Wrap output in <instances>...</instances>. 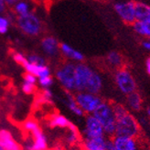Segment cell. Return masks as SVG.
Returning <instances> with one entry per match:
<instances>
[{
	"label": "cell",
	"instance_id": "6da1fadb",
	"mask_svg": "<svg viewBox=\"0 0 150 150\" xmlns=\"http://www.w3.org/2000/svg\"><path fill=\"white\" fill-rule=\"evenodd\" d=\"M115 136L138 138L141 134V126L138 120L134 117L129 110L124 114L115 116Z\"/></svg>",
	"mask_w": 150,
	"mask_h": 150
},
{
	"label": "cell",
	"instance_id": "7a4b0ae2",
	"mask_svg": "<svg viewBox=\"0 0 150 150\" xmlns=\"http://www.w3.org/2000/svg\"><path fill=\"white\" fill-rule=\"evenodd\" d=\"M93 115L103 126L105 136L107 137H114L115 134L116 118L112 109V103L103 101Z\"/></svg>",
	"mask_w": 150,
	"mask_h": 150
},
{
	"label": "cell",
	"instance_id": "3957f363",
	"mask_svg": "<svg viewBox=\"0 0 150 150\" xmlns=\"http://www.w3.org/2000/svg\"><path fill=\"white\" fill-rule=\"evenodd\" d=\"M75 66L76 63L66 62L55 72V77L64 91L75 93Z\"/></svg>",
	"mask_w": 150,
	"mask_h": 150
},
{
	"label": "cell",
	"instance_id": "277c9868",
	"mask_svg": "<svg viewBox=\"0 0 150 150\" xmlns=\"http://www.w3.org/2000/svg\"><path fill=\"white\" fill-rule=\"evenodd\" d=\"M17 25L20 30L28 36L35 37L40 35L42 30L41 21L32 12L17 18Z\"/></svg>",
	"mask_w": 150,
	"mask_h": 150
},
{
	"label": "cell",
	"instance_id": "5b68a950",
	"mask_svg": "<svg viewBox=\"0 0 150 150\" xmlns=\"http://www.w3.org/2000/svg\"><path fill=\"white\" fill-rule=\"evenodd\" d=\"M115 82L119 91L125 95H128L129 93L137 91V85L136 80L131 71L124 67L116 70L115 73Z\"/></svg>",
	"mask_w": 150,
	"mask_h": 150
},
{
	"label": "cell",
	"instance_id": "8992f818",
	"mask_svg": "<svg viewBox=\"0 0 150 150\" xmlns=\"http://www.w3.org/2000/svg\"><path fill=\"white\" fill-rule=\"evenodd\" d=\"M74 97L78 105L85 115H93L103 101L99 94L91 93L86 91L76 93L74 94Z\"/></svg>",
	"mask_w": 150,
	"mask_h": 150
},
{
	"label": "cell",
	"instance_id": "52a82bcc",
	"mask_svg": "<svg viewBox=\"0 0 150 150\" xmlns=\"http://www.w3.org/2000/svg\"><path fill=\"white\" fill-rule=\"evenodd\" d=\"M101 137H106L103 126L93 115H86L81 130V138H95Z\"/></svg>",
	"mask_w": 150,
	"mask_h": 150
},
{
	"label": "cell",
	"instance_id": "ba28073f",
	"mask_svg": "<svg viewBox=\"0 0 150 150\" xmlns=\"http://www.w3.org/2000/svg\"><path fill=\"white\" fill-rule=\"evenodd\" d=\"M93 70L85 63L78 62L75 66V93L85 91L87 81Z\"/></svg>",
	"mask_w": 150,
	"mask_h": 150
},
{
	"label": "cell",
	"instance_id": "9c48e42d",
	"mask_svg": "<svg viewBox=\"0 0 150 150\" xmlns=\"http://www.w3.org/2000/svg\"><path fill=\"white\" fill-rule=\"evenodd\" d=\"M116 14L125 24L133 25L136 22L134 1H125L116 3L114 6Z\"/></svg>",
	"mask_w": 150,
	"mask_h": 150
},
{
	"label": "cell",
	"instance_id": "30bf717a",
	"mask_svg": "<svg viewBox=\"0 0 150 150\" xmlns=\"http://www.w3.org/2000/svg\"><path fill=\"white\" fill-rule=\"evenodd\" d=\"M112 140L116 150H140L141 143L138 138L114 136Z\"/></svg>",
	"mask_w": 150,
	"mask_h": 150
},
{
	"label": "cell",
	"instance_id": "8fae6325",
	"mask_svg": "<svg viewBox=\"0 0 150 150\" xmlns=\"http://www.w3.org/2000/svg\"><path fill=\"white\" fill-rule=\"evenodd\" d=\"M41 49L47 56L53 58L59 53V43L52 36L44 37L41 40Z\"/></svg>",
	"mask_w": 150,
	"mask_h": 150
},
{
	"label": "cell",
	"instance_id": "7c38bea8",
	"mask_svg": "<svg viewBox=\"0 0 150 150\" xmlns=\"http://www.w3.org/2000/svg\"><path fill=\"white\" fill-rule=\"evenodd\" d=\"M0 146L5 150H21L20 145L7 129H0Z\"/></svg>",
	"mask_w": 150,
	"mask_h": 150
},
{
	"label": "cell",
	"instance_id": "4fadbf2b",
	"mask_svg": "<svg viewBox=\"0 0 150 150\" xmlns=\"http://www.w3.org/2000/svg\"><path fill=\"white\" fill-rule=\"evenodd\" d=\"M59 51L66 59H69V61L72 62H82L84 59V56L81 51L73 49L66 43L59 44Z\"/></svg>",
	"mask_w": 150,
	"mask_h": 150
},
{
	"label": "cell",
	"instance_id": "5bb4252c",
	"mask_svg": "<svg viewBox=\"0 0 150 150\" xmlns=\"http://www.w3.org/2000/svg\"><path fill=\"white\" fill-rule=\"evenodd\" d=\"M107 137L95 138H81V146L83 150H105Z\"/></svg>",
	"mask_w": 150,
	"mask_h": 150
},
{
	"label": "cell",
	"instance_id": "9a60e30c",
	"mask_svg": "<svg viewBox=\"0 0 150 150\" xmlns=\"http://www.w3.org/2000/svg\"><path fill=\"white\" fill-rule=\"evenodd\" d=\"M22 67L25 69L26 72H28V73H31V74L35 75L38 79L51 75L50 69L49 68V66L47 64H45V65H37V64H33V63L28 62L27 61L25 62V64Z\"/></svg>",
	"mask_w": 150,
	"mask_h": 150
},
{
	"label": "cell",
	"instance_id": "2e32d148",
	"mask_svg": "<svg viewBox=\"0 0 150 150\" xmlns=\"http://www.w3.org/2000/svg\"><path fill=\"white\" fill-rule=\"evenodd\" d=\"M31 150H47L48 149V137L41 129L37 130L31 134Z\"/></svg>",
	"mask_w": 150,
	"mask_h": 150
},
{
	"label": "cell",
	"instance_id": "e0dca14e",
	"mask_svg": "<svg viewBox=\"0 0 150 150\" xmlns=\"http://www.w3.org/2000/svg\"><path fill=\"white\" fill-rule=\"evenodd\" d=\"M103 79L101 77V75L98 72L93 71L87 81L85 91L91 93L99 94L103 89Z\"/></svg>",
	"mask_w": 150,
	"mask_h": 150
},
{
	"label": "cell",
	"instance_id": "ac0fdd59",
	"mask_svg": "<svg viewBox=\"0 0 150 150\" xmlns=\"http://www.w3.org/2000/svg\"><path fill=\"white\" fill-rule=\"evenodd\" d=\"M64 103L67 106V108L69 109V111L71 112L72 115H74L76 117H83L85 114L83 112L80 106L78 105V103L75 100L74 93L71 92H67L65 91V98H64Z\"/></svg>",
	"mask_w": 150,
	"mask_h": 150
},
{
	"label": "cell",
	"instance_id": "d6986e66",
	"mask_svg": "<svg viewBox=\"0 0 150 150\" xmlns=\"http://www.w3.org/2000/svg\"><path fill=\"white\" fill-rule=\"evenodd\" d=\"M49 126L50 128H61L68 129L72 124L71 120L62 114H53L49 119Z\"/></svg>",
	"mask_w": 150,
	"mask_h": 150
},
{
	"label": "cell",
	"instance_id": "ffe728a7",
	"mask_svg": "<svg viewBox=\"0 0 150 150\" xmlns=\"http://www.w3.org/2000/svg\"><path fill=\"white\" fill-rule=\"evenodd\" d=\"M126 104L131 111L139 112L143 108V99L139 93L133 92L126 95Z\"/></svg>",
	"mask_w": 150,
	"mask_h": 150
},
{
	"label": "cell",
	"instance_id": "44dd1931",
	"mask_svg": "<svg viewBox=\"0 0 150 150\" xmlns=\"http://www.w3.org/2000/svg\"><path fill=\"white\" fill-rule=\"evenodd\" d=\"M134 15L137 21L150 19V5L144 2H134Z\"/></svg>",
	"mask_w": 150,
	"mask_h": 150
},
{
	"label": "cell",
	"instance_id": "7402d4cb",
	"mask_svg": "<svg viewBox=\"0 0 150 150\" xmlns=\"http://www.w3.org/2000/svg\"><path fill=\"white\" fill-rule=\"evenodd\" d=\"M66 130H67V132H66L65 137H64L66 143L70 146H74V145L78 144L81 137L80 136V133L78 131L77 126L72 123L69 128Z\"/></svg>",
	"mask_w": 150,
	"mask_h": 150
},
{
	"label": "cell",
	"instance_id": "603a6c76",
	"mask_svg": "<svg viewBox=\"0 0 150 150\" xmlns=\"http://www.w3.org/2000/svg\"><path fill=\"white\" fill-rule=\"evenodd\" d=\"M137 34L143 38H150V19L144 21H136L132 25Z\"/></svg>",
	"mask_w": 150,
	"mask_h": 150
},
{
	"label": "cell",
	"instance_id": "cb8c5ba5",
	"mask_svg": "<svg viewBox=\"0 0 150 150\" xmlns=\"http://www.w3.org/2000/svg\"><path fill=\"white\" fill-rule=\"evenodd\" d=\"M107 63L115 69H120L124 65V58L118 51H110L106 56Z\"/></svg>",
	"mask_w": 150,
	"mask_h": 150
},
{
	"label": "cell",
	"instance_id": "d4e9b609",
	"mask_svg": "<svg viewBox=\"0 0 150 150\" xmlns=\"http://www.w3.org/2000/svg\"><path fill=\"white\" fill-rule=\"evenodd\" d=\"M13 10L18 17L24 16V15H27L29 12H31L29 4L27 1H25V0H19L18 2H17L13 6Z\"/></svg>",
	"mask_w": 150,
	"mask_h": 150
},
{
	"label": "cell",
	"instance_id": "484cf974",
	"mask_svg": "<svg viewBox=\"0 0 150 150\" xmlns=\"http://www.w3.org/2000/svg\"><path fill=\"white\" fill-rule=\"evenodd\" d=\"M22 126H23V130L25 132H27L28 134H31L34 132H36L37 130L40 129L39 123H38L36 120L31 119V118L26 120V121L23 123V125H22Z\"/></svg>",
	"mask_w": 150,
	"mask_h": 150
},
{
	"label": "cell",
	"instance_id": "4316f807",
	"mask_svg": "<svg viewBox=\"0 0 150 150\" xmlns=\"http://www.w3.org/2000/svg\"><path fill=\"white\" fill-rule=\"evenodd\" d=\"M38 83L42 89H49L54 83V79L52 78L51 75L50 76H45L38 79Z\"/></svg>",
	"mask_w": 150,
	"mask_h": 150
},
{
	"label": "cell",
	"instance_id": "83f0119b",
	"mask_svg": "<svg viewBox=\"0 0 150 150\" xmlns=\"http://www.w3.org/2000/svg\"><path fill=\"white\" fill-rule=\"evenodd\" d=\"M53 93H52L51 90L49 89H43L42 92L40 95V99L43 103H52L53 102Z\"/></svg>",
	"mask_w": 150,
	"mask_h": 150
},
{
	"label": "cell",
	"instance_id": "f1b7e54d",
	"mask_svg": "<svg viewBox=\"0 0 150 150\" xmlns=\"http://www.w3.org/2000/svg\"><path fill=\"white\" fill-rule=\"evenodd\" d=\"M27 61L30 63L37 64V65H45L46 64V59L43 57L38 54H30L27 57Z\"/></svg>",
	"mask_w": 150,
	"mask_h": 150
},
{
	"label": "cell",
	"instance_id": "f546056e",
	"mask_svg": "<svg viewBox=\"0 0 150 150\" xmlns=\"http://www.w3.org/2000/svg\"><path fill=\"white\" fill-rule=\"evenodd\" d=\"M10 26V20L8 18L0 16V34H6L8 31Z\"/></svg>",
	"mask_w": 150,
	"mask_h": 150
},
{
	"label": "cell",
	"instance_id": "4dcf8cb0",
	"mask_svg": "<svg viewBox=\"0 0 150 150\" xmlns=\"http://www.w3.org/2000/svg\"><path fill=\"white\" fill-rule=\"evenodd\" d=\"M21 90L25 94H32L36 91V84L29 83L27 81H23V83L21 85Z\"/></svg>",
	"mask_w": 150,
	"mask_h": 150
},
{
	"label": "cell",
	"instance_id": "1f68e13d",
	"mask_svg": "<svg viewBox=\"0 0 150 150\" xmlns=\"http://www.w3.org/2000/svg\"><path fill=\"white\" fill-rule=\"evenodd\" d=\"M12 58L15 62L21 66H23L25 64V62H27V57L24 54L20 53V52H13Z\"/></svg>",
	"mask_w": 150,
	"mask_h": 150
},
{
	"label": "cell",
	"instance_id": "d6a6232c",
	"mask_svg": "<svg viewBox=\"0 0 150 150\" xmlns=\"http://www.w3.org/2000/svg\"><path fill=\"white\" fill-rule=\"evenodd\" d=\"M23 79H24V81L29 82V83H32V84H37V82H38V78L35 76V75H33L31 73H28V72H26L24 74Z\"/></svg>",
	"mask_w": 150,
	"mask_h": 150
},
{
	"label": "cell",
	"instance_id": "836d02e7",
	"mask_svg": "<svg viewBox=\"0 0 150 150\" xmlns=\"http://www.w3.org/2000/svg\"><path fill=\"white\" fill-rule=\"evenodd\" d=\"M105 150H116L115 147V145L112 143V137H108L106 141V145H105Z\"/></svg>",
	"mask_w": 150,
	"mask_h": 150
},
{
	"label": "cell",
	"instance_id": "e575fe53",
	"mask_svg": "<svg viewBox=\"0 0 150 150\" xmlns=\"http://www.w3.org/2000/svg\"><path fill=\"white\" fill-rule=\"evenodd\" d=\"M142 46L146 50H150V38H146L142 42Z\"/></svg>",
	"mask_w": 150,
	"mask_h": 150
},
{
	"label": "cell",
	"instance_id": "d590c367",
	"mask_svg": "<svg viewBox=\"0 0 150 150\" xmlns=\"http://www.w3.org/2000/svg\"><path fill=\"white\" fill-rule=\"evenodd\" d=\"M146 71L147 74L150 76V57H148L146 61Z\"/></svg>",
	"mask_w": 150,
	"mask_h": 150
},
{
	"label": "cell",
	"instance_id": "8d00e7d4",
	"mask_svg": "<svg viewBox=\"0 0 150 150\" xmlns=\"http://www.w3.org/2000/svg\"><path fill=\"white\" fill-rule=\"evenodd\" d=\"M6 7V5L5 4L4 0H0V14H2V13L5 12Z\"/></svg>",
	"mask_w": 150,
	"mask_h": 150
},
{
	"label": "cell",
	"instance_id": "74e56055",
	"mask_svg": "<svg viewBox=\"0 0 150 150\" xmlns=\"http://www.w3.org/2000/svg\"><path fill=\"white\" fill-rule=\"evenodd\" d=\"M18 1L19 0H4V2L6 6H12Z\"/></svg>",
	"mask_w": 150,
	"mask_h": 150
},
{
	"label": "cell",
	"instance_id": "f35d334b",
	"mask_svg": "<svg viewBox=\"0 0 150 150\" xmlns=\"http://www.w3.org/2000/svg\"><path fill=\"white\" fill-rule=\"evenodd\" d=\"M140 150H150V145H147V144H141Z\"/></svg>",
	"mask_w": 150,
	"mask_h": 150
},
{
	"label": "cell",
	"instance_id": "ab89813d",
	"mask_svg": "<svg viewBox=\"0 0 150 150\" xmlns=\"http://www.w3.org/2000/svg\"><path fill=\"white\" fill-rule=\"evenodd\" d=\"M146 115L147 117L150 118V107H149V106L146 107Z\"/></svg>",
	"mask_w": 150,
	"mask_h": 150
},
{
	"label": "cell",
	"instance_id": "60d3db41",
	"mask_svg": "<svg viewBox=\"0 0 150 150\" xmlns=\"http://www.w3.org/2000/svg\"><path fill=\"white\" fill-rule=\"evenodd\" d=\"M0 150H5V148H4L3 146H0Z\"/></svg>",
	"mask_w": 150,
	"mask_h": 150
},
{
	"label": "cell",
	"instance_id": "b9f144b4",
	"mask_svg": "<svg viewBox=\"0 0 150 150\" xmlns=\"http://www.w3.org/2000/svg\"><path fill=\"white\" fill-rule=\"evenodd\" d=\"M21 150H22V149H21Z\"/></svg>",
	"mask_w": 150,
	"mask_h": 150
}]
</instances>
